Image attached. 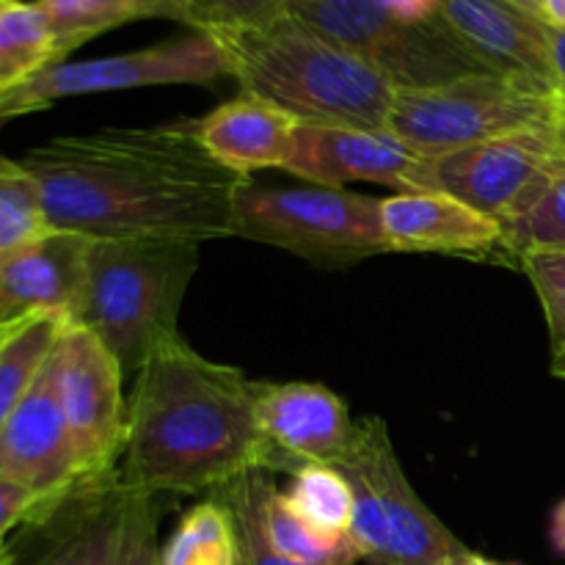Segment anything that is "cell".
I'll return each instance as SVG.
<instances>
[{
    "label": "cell",
    "instance_id": "cell-1",
    "mask_svg": "<svg viewBox=\"0 0 565 565\" xmlns=\"http://www.w3.org/2000/svg\"><path fill=\"white\" fill-rule=\"evenodd\" d=\"M20 163L42 191L47 224L94 241L232 237L237 196L252 185L202 147L193 121L58 136Z\"/></svg>",
    "mask_w": 565,
    "mask_h": 565
},
{
    "label": "cell",
    "instance_id": "cell-2",
    "mask_svg": "<svg viewBox=\"0 0 565 565\" xmlns=\"http://www.w3.org/2000/svg\"><path fill=\"white\" fill-rule=\"evenodd\" d=\"M121 458L119 483L154 497L218 491L254 469L292 472L259 428L254 381L202 356L182 337L132 379Z\"/></svg>",
    "mask_w": 565,
    "mask_h": 565
},
{
    "label": "cell",
    "instance_id": "cell-3",
    "mask_svg": "<svg viewBox=\"0 0 565 565\" xmlns=\"http://www.w3.org/2000/svg\"><path fill=\"white\" fill-rule=\"evenodd\" d=\"M243 92L279 105L312 125H345L386 132L397 88L379 70L281 14L257 28L207 31Z\"/></svg>",
    "mask_w": 565,
    "mask_h": 565
},
{
    "label": "cell",
    "instance_id": "cell-4",
    "mask_svg": "<svg viewBox=\"0 0 565 565\" xmlns=\"http://www.w3.org/2000/svg\"><path fill=\"white\" fill-rule=\"evenodd\" d=\"M196 270L199 243L92 241L75 323L86 326L114 353L121 373L136 379L166 342L180 337L177 320Z\"/></svg>",
    "mask_w": 565,
    "mask_h": 565
},
{
    "label": "cell",
    "instance_id": "cell-5",
    "mask_svg": "<svg viewBox=\"0 0 565 565\" xmlns=\"http://www.w3.org/2000/svg\"><path fill=\"white\" fill-rule=\"evenodd\" d=\"M337 469L353 489L351 535L373 565H450L467 552L408 483L381 417L356 423Z\"/></svg>",
    "mask_w": 565,
    "mask_h": 565
},
{
    "label": "cell",
    "instance_id": "cell-6",
    "mask_svg": "<svg viewBox=\"0 0 565 565\" xmlns=\"http://www.w3.org/2000/svg\"><path fill=\"white\" fill-rule=\"evenodd\" d=\"M561 94L483 72L428 88H397L386 136L419 158H441L555 119Z\"/></svg>",
    "mask_w": 565,
    "mask_h": 565
},
{
    "label": "cell",
    "instance_id": "cell-7",
    "mask_svg": "<svg viewBox=\"0 0 565 565\" xmlns=\"http://www.w3.org/2000/svg\"><path fill=\"white\" fill-rule=\"evenodd\" d=\"M232 237L285 248L320 265L390 252L379 199L323 185H248L237 196Z\"/></svg>",
    "mask_w": 565,
    "mask_h": 565
},
{
    "label": "cell",
    "instance_id": "cell-8",
    "mask_svg": "<svg viewBox=\"0 0 565 565\" xmlns=\"http://www.w3.org/2000/svg\"><path fill=\"white\" fill-rule=\"evenodd\" d=\"M287 14L367 61L395 88H428L491 72L445 22L408 25L379 0H290Z\"/></svg>",
    "mask_w": 565,
    "mask_h": 565
},
{
    "label": "cell",
    "instance_id": "cell-9",
    "mask_svg": "<svg viewBox=\"0 0 565 565\" xmlns=\"http://www.w3.org/2000/svg\"><path fill=\"white\" fill-rule=\"evenodd\" d=\"M226 75H232V66L221 44L210 33L196 31L185 39L136 50V53L92 61H58V64L44 66L25 83L0 94V121L42 110L55 99L81 97V94L177 86V83L204 86Z\"/></svg>",
    "mask_w": 565,
    "mask_h": 565
},
{
    "label": "cell",
    "instance_id": "cell-10",
    "mask_svg": "<svg viewBox=\"0 0 565 565\" xmlns=\"http://www.w3.org/2000/svg\"><path fill=\"white\" fill-rule=\"evenodd\" d=\"M561 154L563 138L552 119L441 158H425V182L428 191L456 196L505 226L539 199Z\"/></svg>",
    "mask_w": 565,
    "mask_h": 565
},
{
    "label": "cell",
    "instance_id": "cell-11",
    "mask_svg": "<svg viewBox=\"0 0 565 565\" xmlns=\"http://www.w3.org/2000/svg\"><path fill=\"white\" fill-rule=\"evenodd\" d=\"M55 384L70 425L77 467L86 486L116 478L114 463L125 456L127 401L114 353L81 323H66L53 348Z\"/></svg>",
    "mask_w": 565,
    "mask_h": 565
},
{
    "label": "cell",
    "instance_id": "cell-12",
    "mask_svg": "<svg viewBox=\"0 0 565 565\" xmlns=\"http://www.w3.org/2000/svg\"><path fill=\"white\" fill-rule=\"evenodd\" d=\"M0 475L36 491L55 508L92 489L77 467L70 425L61 408L53 353L28 395L0 428Z\"/></svg>",
    "mask_w": 565,
    "mask_h": 565
},
{
    "label": "cell",
    "instance_id": "cell-13",
    "mask_svg": "<svg viewBox=\"0 0 565 565\" xmlns=\"http://www.w3.org/2000/svg\"><path fill=\"white\" fill-rule=\"evenodd\" d=\"M309 185L342 188L345 182H375L401 193L428 191L425 158L386 132L345 125L301 121L285 166Z\"/></svg>",
    "mask_w": 565,
    "mask_h": 565
},
{
    "label": "cell",
    "instance_id": "cell-14",
    "mask_svg": "<svg viewBox=\"0 0 565 565\" xmlns=\"http://www.w3.org/2000/svg\"><path fill=\"white\" fill-rule=\"evenodd\" d=\"M94 237L50 230L39 241L0 254V326L53 315L75 323L88 281Z\"/></svg>",
    "mask_w": 565,
    "mask_h": 565
},
{
    "label": "cell",
    "instance_id": "cell-15",
    "mask_svg": "<svg viewBox=\"0 0 565 565\" xmlns=\"http://www.w3.org/2000/svg\"><path fill=\"white\" fill-rule=\"evenodd\" d=\"M439 17L452 36L491 72L557 94L550 58V22L511 0H439Z\"/></svg>",
    "mask_w": 565,
    "mask_h": 565
},
{
    "label": "cell",
    "instance_id": "cell-16",
    "mask_svg": "<svg viewBox=\"0 0 565 565\" xmlns=\"http://www.w3.org/2000/svg\"><path fill=\"white\" fill-rule=\"evenodd\" d=\"M254 401L265 439L292 463V469L301 463L337 467L351 447L356 423L329 386L312 381H254Z\"/></svg>",
    "mask_w": 565,
    "mask_h": 565
},
{
    "label": "cell",
    "instance_id": "cell-17",
    "mask_svg": "<svg viewBox=\"0 0 565 565\" xmlns=\"http://www.w3.org/2000/svg\"><path fill=\"white\" fill-rule=\"evenodd\" d=\"M390 252L486 254L502 248V224L480 210L436 191H408L381 199Z\"/></svg>",
    "mask_w": 565,
    "mask_h": 565
},
{
    "label": "cell",
    "instance_id": "cell-18",
    "mask_svg": "<svg viewBox=\"0 0 565 565\" xmlns=\"http://www.w3.org/2000/svg\"><path fill=\"white\" fill-rule=\"evenodd\" d=\"M298 125L301 119L248 92L193 119L202 147L221 166L246 177L259 169H285Z\"/></svg>",
    "mask_w": 565,
    "mask_h": 565
},
{
    "label": "cell",
    "instance_id": "cell-19",
    "mask_svg": "<svg viewBox=\"0 0 565 565\" xmlns=\"http://www.w3.org/2000/svg\"><path fill=\"white\" fill-rule=\"evenodd\" d=\"M127 489L119 478L72 497L50 522L53 539L31 565H114L121 544Z\"/></svg>",
    "mask_w": 565,
    "mask_h": 565
},
{
    "label": "cell",
    "instance_id": "cell-20",
    "mask_svg": "<svg viewBox=\"0 0 565 565\" xmlns=\"http://www.w3.org/2000/svg\"><path fill=\"white\" fill-rule=\"evenodd\" d=\"M58 61L53 31L39 3L0 0V94Z\"/></svg>",
    "mask_w": 565,
    "mask_h": 565
},
{
    "label": "cell",
    "instance_id": "cell-21",
    "mask_svg": "<svg viewBox=\"0 0 565 565\" xmlns=\"http://www.w3.org/2000/svg\"><path fill=\"white\" fill-rule=\"evenodd\" d=\"M160 565H241L230 508L215 497L193 505L160 550Z\"/></svg>",
    "mask_w": 565,
    "mask_h": 565
},
{
    "label": "cell",
    "instance_id": "cell-22",
    "mask_svg": "<svg viewBox=\"0 0 565 565\" xmlns=\"http://www.w3.org/2000/svg\"><path fill=\"white\" fill-rule=\"evenodd\" d=\"M66 323L70 320L42 315V318H31L17 326L3 342L0 348V428L28 395L36 375L42 373Z\"/></svg>",
    "mask_w": 565,
    "mask_h": 565
},
{
    "label": "cell",
    "instance_id": "cell-23",
    "mask_svg": "<svg viewBox=\"0 0 565 565\" xmlns=\"http://www.w3.org/2000/svg\"><path fill=\"white\" fill-rule=\"evenodd\" d=\"M265 524H268L270 544L276 552L290 557L298 565H353L362 561L353 535H329L320 533L309 522H303L290 505L285 494L270 486L265 497Z\"/></svg>",
    "mask_w": 565,
    "mask_h": 565
},
{
    "label": "cell",
    "instance_id": "cell-24",
    "mask_svg": "<svg viewBox=\"0 0 565 565\" xmlns=\"http://www.w3.org/2000/svg\"><path fill=\"white\" fill-rule=\"evenodd\" d=\"M285 500L303 522L329 535H351L353 489L331 463H301L292 469V486Z\"/></svg>",
    "mask_w": 565,
    "mask_h": 565
},
{
    "label": "cell",
    "instance_id": "cell-25",
    "mask_svg": "<svg viewBox=\"0 0 565 565\" xmlns=\"http://www.w3.org/2000/svg\"><path fill=\"white\" fill-rule=\"evenodd\" d=\"M53 31L58 58L125 22L143 20L136 0H36Z\"/></svg>",
    "mask_w": 565,
    "mask_h": 565
},
{
    "label": "cell",
    "instance_id": "cell-26",
    "mask_svg": "<svg viewBox=\"0 0 565 565\" xmlns=\"http://www.w3.org/2000/svg\"><path fill=\"white\" fill-rule=\"evenodd\" d=\"M50 230L42 191L31 171L0 152V254L39 241Z\"/></svg>",
    "mask_w": 565,
    "mask_h": 565
},
{
    "label": "cell",
    "instance_id": "cell-27",
    "mask_svg": "<svg viewBox=\"0 0 565 565\" xmlns=\"http://www.w3.org/2000/svg\"><path fill=\"white\" fill-rule=\"evenodd\" d=\"M550 326L552 351L565 345V248H530L519 257Z\"/></svg>",
    "mask_w": 565,
    "mask_h": 565
},
{
    "label": "cell",
    "instance_id": "cell-28",
    "mask_svg": "<svg viewBox=\"0 0 565 565\" xmlns=\"http://www.w3.org/2000/svg\"><path fill=\"white\" fill-rule=\"evenodd\" d=\"M290 0H191L185 25L193 31H224V28H257L287 14Z\"/></svg>",
    "mask_w": 565,
    "mask_h": 565
},
{
    "label": "cell",
    "instance_id": "cell-29",
    "mask_svg": "<svg viewBox=\"0 0 565 565\" xmlns=\"http://www.w3.org/2000/svg\"><path fill=\"white\" fill-rule=\"evenodd\" d=\"M158 497L127 489L121 544L114 565H160Z\"/></svg>",
    "mask_w": 565,
    "mask_h": 565
},
{
    "label": "cell",
    "instance_id": "cell-30",
    "mask_svg": "<svg viewBox=\"0 0 565 565\" xmlns=\"http://www.w3.org/2000/svg\"><path fill=\"white\" fill-rule=\"evenodd\" d=\"M58 511L61 508H55L53 502L39 497L36 491L25 489V486L17 483V480L0 475V541H6V535L14 527H20V524L42 527V524H47Z\"/></svg>",
    "mask_w": 565,
    "mask_h": 565
},
{
    "label": "cell",
    "instance_id": "cell-31",
    "mask_svg": "<svg viewBox=\"0 0 565 565\" xmlns=\"http://www.w3.org/2000/svg\"><path fill=\"white\" fill-rule=\"evenodd\" d=\"M392 17L408 22V25H430L441 22L439 0H379Z\"/></svg>",
    "mask_w": 565,
    "mask_h": 565
},
{
    "label": "cell",
    "instance_id": "cell-32",
    "mask_svg": "<svg viewBox=\"0 0 565 565\" xmlns=\"http://www.w3.org/2000/svg\"><path fill=\"white\" fill-rule=\"evenodd\" d=\"M143 17H166V20L185 22L191 0H136Z\"/></svg>",
    "mask_w": 565,
    "mask_h": 565
},
{
    "label": "cell",
    "instance_id": "cell-33",
    "mask_svg": "<svg viewBox=\"0 0 565 565\" xmlns=\"http://www.w3.org/2000/svg\"><path fill=\"white\" fill-rule=\"evenodd\" d=\"M550 58L552 72H555L557 94L565 97V28L550 25Z\"/></svg>",
    "mask_w": 565,
    "mask_h": 565
},
{
    "label": "cell",
    "instance_id": "cell-34",
    "mask_svg": "<svg viewBox=\"0 0 565 565\" xmlns=\"http://www.w3.org/2000/svg\"><path fill=\"white\" fill-rule=\"evenodd\" d=\"M544 22L565 28V0H544Z\"/></svg>",
    "mask_w": 565,
    "mask_h": 565
},
{
    "label": "cell",
    "instance_id": "cell-35",
    "mask_svg": "<svg viewBox=\"0 0 565 565\" xmlns=\"http://www.w3.org/2000/svg\"><path fill=\"white\" fill-rule=\"evenodd\" d=\"M450 565H513V563L491 561V557H486V555H478V552L467 550V552H461V555H458L456 561H452Z\"/></svg>",
    "mask_w": 565,
    "mask_h": 565
},
{
    "label": "cell",
    "instance_id": "cell-36",
    "mask_svg": "<svg viewBox=\"0 0 565 565\" xmlns=\"http://www.w3.org/2000/svg\"><path fill=\"white\" fill-rule=\"evenodd\" d=\"M511 3H516L519 9L530 11V14H533V17L544 20V0H511Z\"/></svg>",
    "mask_w": 565,
    "mask_h": 565
},
{
    "label": "cell",
    "instance_id": "cell-37",
    "mask_svg": "<svg viewBox=\"0 0 565 565\" xmlns=\"http://www.w3.org/2000/svg\"><path fill=\"white\" fill-rule=\"evenodd\" d=\"M555 356H552V373L557 375V379L565 381V345L557 348V351H552Z\"/></svg>",
    "mask_w": 565,
    "mask_h": 565
},
{
    "label": "cell",
    "instance_id": "cell-38",
    "mask_svg": "<svg viewBox=\"0 0 565 565\" xmlns=\"http://www.w3.org/2000/svg\"><path fill=\"white\" fill-rule=\"evenodd\" d=\"M14 329H17V326H0V348H3V342L9 340V334H11V331H14Z\"/></svg>",
    "mask_w": 565,
    "mask_h": 565
},
{
    "label": "cell",
    "instance_id": "cell-39",
    "mask_svg": "<svg viewBox=\"0 0 565 565\" xmlns=\"http://www.w3.org/2000/svg\"><path fill=\"white\" fill-rule=\"evenodd\" d=\"M0 565H14V550H9L3 557H0Z\"/></svg>",
    "mask_w": 565,
    "mask_h": 565
},
{
    "label": "cell",
    "instance_id": "cell-40",
    "mask_svg": "<svg viewBox=\"0 0 565 565\" xmlns=\"http://www.w3.org/2000/svg\"><path fill=\"white\" fill-rule=\"evenodd\" d=\"M11 550V546L9 544H6V541H0V557H3L6 555V552H9Z\"/></svg>",
    "mask_w": 565,
    "mask_h": 565
}]
</instances>
